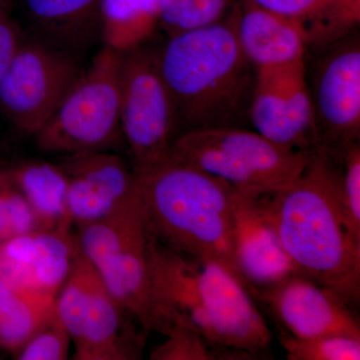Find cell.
Returning <instances> with one entry per match:
<instances>
[{
  "instance_id": "9",
  "label": "cell",
  "mask_w": 360,
  "mask_h": 360,
  "mask_svg": "<svg viewBox=\"0 0 360 360\" xmlns=\"http://www.w3.org/2000/svg\"><path fill=\"white\" fill-rule=\"evenodd\" d=\"M307 75L317 146L341 151L360 137V39L352 32L322 49Z\"/></svg>"
},
{
  "instance_id": "5",
  "label": "cell",
  "mask_w": 360,
  "mask_h": 360,
  "mask_svg": "<svg viewBox=\"0 0 360 360\" xmlns=\"http://www.w3.org/2000/svg\"><path fill=\"white\" fill-rule=\"evenodd\" d=\"M309 151L284 148L245 127H215L182 132L167 158L224 180L245 195L260 198L290 184L307 165Z\"/></svg>"
},
{
  "instance_id": "21",
  "label": "cell",
  "mask_w": 360,
  "mask_h": 360,
  "mask_svg": "<svg viewBox=\"0 0 360 360\" xmlns=\"http://www.w3.org/2000/svg\"><path fill=\"white\" fill-rule=\"evenodd\" d=\"M162 0H101L104 45L124 52L146 40L160 26Z\"/></svg>"
},
{
  "instance_id": "13",
  "label": "cell",
  "mask_w": 360,
  "mask_h": 360,
  "mask_svg": "<svg viewBox=\"0 0 360 360\" xmlns=\"http://www.w3.org/2000/svg\"><path fill=\"white\" fill-rule=\"evenodd\" d=\"M68 180V212L73 224H89L141 200L134 169L120 155L94 151L68 155L60 163Z\"/></svg>"
},
{
  "instance_id": "22",
  "label": "cell",
  "mask_w": 360,
  "mask_h": 360,
  "mask_svg": "<svg viewBox=\"0 0 360 360\" xmlns=\"http://www.w3.org/2000/svg\"><path fill=\"white\" fill-rule=\"evenodd\" d=\"M148 231L139 200L103 219L78 225L75 236L82 255L96 269Z\"/></svg>"
},
{
  "instance_id": "25",
  "label": "cell",
  "mask_w": 360,
  "mask_h": 360,
  "mask_svg": "<svg viewBox=\"0 0 360 360\" xmlns=\"http://www.w3.org/2000/svg\"><path fill=\"white\" fill-rule=\"evenodd\" d=\"M238 0H162L160 26L167 37L219 22Z\"/></svg>"
},
{
  "instance_id": "2",
  "label": "cell",
  "mask_w": 360,
  "mask_h": 360,
  "mask_svg": "<svg viewBox=\"0 0 360 360\" xmlns=\"http://www.w3.org/2000/svg\"><path fill=\"white\" fill-rule=\"evenodd\" d=\"M149 265L155 324L160 312H172L213 347L255 356L269 347L272 333L255 297L224 265L170 250L153 234Z\"/></svg>"
},
{
  "instance_id": "11",
  "label": "cell",
  "mask_w": 360,
  "mask_h": 360,
  "mask_svg": "<svg viewBox=\"0 0 360 360\" xmlns=\"http://www.w3.org/2000/svg\"><path fill=\"white\" fill-rule=\"evenodd\" d=\"M250 292L288 331L286 335L297 338L347 335L360 340L355 309L311 279L291 274L274 285Z\"/></svg>"
},
{
  "instance_id": "28",
  "label": "cell",
  "mask_w": 360,
  "mask_h": 360,
  "mask_svg": "<svg viewBox=\"0 0 360 360\" xmlns=\"http://www.w3.org/2000/svg\"><path fill=\"white\" fill-rule=\"evenodd\" d=\"M71 342L70 333L56 312L18 350V359L65 360Z\"/></svg>"
},
{
  "instance_id": "20",
  "label": "cell",
  "mask_w": 360,
  "mask_h": 360,
  "mask_svg": "<svg viewBox=\"0 0 360 360\" xmlns=\"http://www.w3.org/2000/svg\"><path fill=\"white\" fill-rule=\"evenodd\" d=\"M8 175L32 206L40 229H71L68 180L60 165L26 161Z\"/></svg>"
},
{
  "instance_id": "27",
  "label": "cell",
  "mask_w": 360,
  "mask_h": 360,
  "mask_svg": "<svg viewBox=\"0 0 360 360\" xmlns=\"http://www.w3.org/2000/svg\"><path fill=\"white\" fill-rule=\"evenodd\" d=\"M39 229L32 206L9 175L0 177V243Z\"/></svg>"
},
{
  "instance_id": "12",
  "label": "cell",
  "mask_w": 360,
  "mask_h": 360,
  "mask_svg": "<svg viewBox=\"0 0 360 360\" xmlns=\"http://www.w3.org/2000/svg\"><path fill=\"white\" fill-rule=\"evenodd\" d=\"M68 229H39L0 243V281L13 290L56 302L77 257Z\"/></svg>"
},
{
  "instance_id": "24",
  "label": "cell",
  "mask_w": 360,
  "mask_h": 360,
  "mask_svg": "<svg viewBox=\"0 0 360 360\" xmlns=\"http://www.w3.org/2000/svg\"><path fill=\"white\" fill-rule=\"evenodd\" d=\"M155 330L167 335V340L150 354L153 360L238 359L236 350L222 349L210 345L186 321L172 312H160Z\"/></svg>"
},
{
  "instance_id": "23",
  "label": "cell",
  "mask_w": 360,
  "mask_h": 360,
  "mask_svg": "<svg viewBox=\"0 0 360 360\" xmlns=\"http://www.w3.org/2000/svg\"><path fill=\"white\" fill-rule=\"evenodd\" d=\"M56 314V302L0 281V345L18 352Z\"/></svg>"
},
{
  "instance_id": "19",
  "label": "cell",
  "mask_w": 360,
  "mask_h": 360,
  "mask_svg": "<svg viewBox=\"0 0 360 360\" xmlns=\"http://www.w3.org/2000/svg\"><path fill=\"white\" fill-rule=\"evenodd\" d=\"M300 26L307 47L324 49L354 32L360 0H250Z\"/></svg>"
},
{
  "instance_id": "16",
  "label": "cell",
  "mask_w": 360,
  "mask_h": 360,
  "mask_svg": "<svg viewBox=\"0 0 360 360\" xmlns=\"http://www.w3.org/2000/svg\"><path fill=\"white\" fill-rule=\"evenodd\" d=\"M123 309L99 278L87 305L77 338L73 340L77 360L141 359L142 340L127 324ZM131 315V314H130Z\"/></svg>"
},
{
  "instance_id": "4",
  "label": "cell",
  "mask_w": 360,
  "mask_h": 360,
  "mask_svg": "<svg viewBox=\"0 0 360 360\" xmlns=\"http://www.w3.org/2000/svg\"><path fill=\"white\" fill-rule=\"evenodd\" d=\"M134 172L153 238L177 252L219 262L240 278L234 260L233 187L167 156Z\"/></svg>"
},
{
  "instance_id": "18",
  "label": "cell",
  "mask_w": 360,
  "mask_h": 360,
  "mask_svg": "<svg viewBox=\"0 0 360 360\" xmlns=\"http://www.w3.org/2000/svg\"><path fill=\"white\" fill-rule=\"evenodd\" d=\"M37 39L77 54L101 34V0H25Z\"/></svg>"
},
{
  "instance_id": "1",
  "label": "cell",
  "mask_w": 360,
  "mask_h": 360,
  "mask_svg": "<svg viewBox=\"0 0 360 360\" xmlns=\"http://www.w3.org/2000/svg\"><path fill=\"white\" fill-rule=\"evenodd\" d=\"M341 151L316 146L290 184L266 195L270 214L295 274L326 286L356 309L360 239L340 200Z\"/></svg>"
},
{
  "instance_id": "14",
  "label": "cell",
  "mask_w": 360,
  "mask_h": 360,
  "mask_svg": "<svg viewBox=\"0 0 360 360\" xmlns=\"http://www.w3.org/2000/svg\"><path fill=\"white\" fill-rule=\"evenodd\" d=\"M233 248L236 269L250 291L295 274L270 214L266 195H245L233 188Z\"/></svg>"
},
{
  "instance_id": "6",
  "label": "cell",
  "mask_w": 360,
  "mask_h": 360,
  "mask_svg": "<svg viewBox=\"0 0 360 360\" xmlns=\"http://www.w3.org/2000/svg\"><path fill=\"white\" fill-rule=\"evenodd\" d=\"M122 52L101 47L34 135L42 151L65 156L110 151L123 141L120 127Z\"/></svg>"
},
{
  "instance_id": "15",
  "label": "cell",
  "mask_w": 360,
  "mask_h": 360,
  "mask_svg": "<svg viewBox=\"0 0 360 360\" xmlns=\"http://www.w3.org/2000/svg\"><path fill=\"white\" fill-rule=\"evenodd\" d=\"M232 11L239 46L255 70L307 59L304 33L292 20L250 0H238Z\"/></svg>"
},
{
  "instance_id": "3",
  "label": "cell",
  "mask_w": 360,
  "mask_h": 360,
  "mask_svg": "<svg viewBox=\"0 0 360 360\" xmlns=\"http://www.w3.org/2000/svg\"><path fill=\"white\" fill-rule=\"evenodd\" d=\"M232 9L219 22L168 37L158 51L182 132L248 122L257 70L239 46Z\"/></svg>"
},
{
  "instance_id": "26",
  "label": "cell",
  "mask_w": 360,
  "mask_h": 360,
  "mask_svg": "<svg viewBox=\"0 0 360 360\" xmlns=\"http://www.w3.org/2000/svg\"><path fill=\"white\" fill-rule=\"evenodd\" d=\"M288 360H359L360 340L347 335L297 338L281 336Z\"/></svg>"
},
{
  "instance_id": "10",
  "label": "cell",
  "mask_w": 360,
  "mask_h": 360,
  "mask_svg": "<svg viewBox=\"0 0 360 360\" xmlns=\"http://www.w3.org/2000/svg\"><path fill=\"white\" fill-rule=\"evenodd\" d=\"M248 122L257 134L284 148L300 151L316 148L305 59L257 68Z\"/></svg>"
},
{
  "instance_id": "17",
  "label": "cell",
  "mask_w": 360,
  "mask_h": 360,
  "mask_svg": "<svg viewBox=\"0 0 360 360\" xmlns=\"http://www.w3.org/2000/svg\"><path fill=\"white\" fill-rule=\"evenodd\" d=\"M150 236L148 229L96 269L110 295L146 333L155 330L156 319L149 265Z\"/></svg>"
},
{
  "instance_id": "29",
  "label": "cell",
  "mask_w": 360,
  "mask_h": 360,
  "mask_svg": "<svg viewBox=\"0 0 360 360\" xmlns=\"http://www.w3.org/2000/svg\"><path fill=\"white\" fill-rule=\"evenodd\" d=\"M340 200L350 229L360 239V146L350 144L341 151Z\"/></svg>"
},
{
  "instance_id": "30",
  "label": "cell",
  "mask_w": 360,
  "mask_h": 360,
  "mask_svg": "<svg viewBox=\"0 0 360 360\" xmlns=\"http://www.w3.org/2000/svg\"><path fill=\"white\" fill-rule=\"evenodd\" d=\"M25 37L15 18L11 0H0V80L20 49Z\"/></svg>"
},
{
  "instance_id": "7",
  "label": "cell",
  "mask_w": 360,
  "mask_h": 360,
  "mask_svg": "<svg viewBox=\"0 0 360 360\" xmlns=\"http://www.w3.org/2000/svg\"><path fill=\"white\" fill-rule=\"evenodd\" d=\"M120 90V127L134 169L153 167L167 158L179 129L156 49L144 44L122 52Z\"/></svg>"
},
{
  "instance_id": "8",
  "label": "cell",
  "mask_w": 360,
  "mask_h": 360,
  "mask_svg": "<svg viewBox=\"0 0 360 360\" xmlns=\"http://www.w3.org/2000/svg\"><path fill=\"white\" fill-rule=\"evenodd\" d=\"M82 71L75 54L25 39L0 80V110L16 129L34 136Z\"/></svg>"
}]
</instances>
